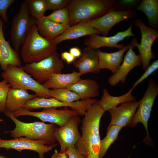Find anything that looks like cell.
Segmentation results:
<instances>
[{"mask_svg": "<svg viewBox=\"0 0 158 158\" xmlns=\"http://www.w3.org/2000/svg\"><path fill=\"white\" fill-rule=\"evenodd\" d=\"M4 121V120H3V119L1 118H0V122L2 121Z\"/></svg>", "mask_w": 158, "mask_h": 158, "instance_id": "obj_42", "label": "cell"}, {"mask_svg": "<svg viewBox=\"0 0 158 158\" xmlns=\"http://www.w3.org/2000/svg\"><path fill=\"white\" fill-rule=\"evenodd\" d=\"M35 24L40 35L49 41H52L61 34L70 26L52 22L47 19L44 15L37 19Z\"/></svg>", "mask_w": 158, "mask_h": 158, "instance_id": "obj_22", "label": "cell"}, {"mask_svg": "<svg viewBox=\"0 0 158 158\" xmlns=\"http://www.w3.org/2000/svg\"><path fill=\"white\" fill-rule=\"evenodd\" d=\"M11 86L5 80L0 82V111L4 113L8 92Z\"/></svg>", "mask_w": 158, "mask_h": 158, "instance_id": "obj_32", "label": "cell"}, {"mask_svg": "<svg viewBox=\"0 0 158 158\" xmlns=\"http://www.w3.org/2000/svg\"><path fill=\"white\" fill-rule=\"evenodd\" d=\"M35 94H29L27 90H24L11 87L7 95L5 113H13L24 108L26 102L35 97Z\"/></svg>", "mask_w": 158, "mask_h": 158, "instance_id": "obj_19", "label": "cell"}, {"mask_svg": "<svg viewBox=\"0 0 158 158\" xmlns=\"http://www.w3.org/2000/svg\"><path fill=\"white\" fill-rule=\"evenodd\" d=\"M78 95L81 99L91 98L99 95V87L95 80L80 79L68 88Z\"/></svg>", "mask_w": 158, "mask_h": 158, "instance_id": "obj_23", "label": "cell"}, {"mask_svg": "<svg viewBox=\"0 0 158 158\" xmlns=\"http://www.w3.org/2000/svg\"><path fill=\"white\" fill-rule=\"evenodd\" d=\"M1 75L4 79L12 87L24 90H30L34 92L38 97H52L50 89L46 88L32 78L23 70L22 66L18 67L8 65Z\"/></svg>", "mask_w": 158, "mask_h": 158, "instance_id": "obj_5", "label": "cell"}, {"mask_svg": "<svg viewBox=\"0 0 158 158\" xmlns=\"http://www.w3.org/2000/svg\"><path fill=\"white\" fill-rule=\"evenodd\" d=\"M86 158H99V155H92L87 156Z\"/></svg>", "mask_w": 158, "mask_h": 158, "instance_id": "obj_41", "label": "cell"}, {"mask_svg": "<svg viewBox=\"0 0 158 158\" xmlns=\"http://www.w3.org/2000/svg\"><path fill=\"white\" fill-rule=\"evenodd\" d=\"M57 45L51 41L42 37L35 24L23 41L21 49V56L23 61L27 63L37 62L56 52Z\"/></svg>", "mask_w": 158, "mask_h": 158, "instance_id": "obj_3", "label": "cell"}, {"mask_svg": "<svg viewBox=\"0 0 158 158\" xmlns=\"http://www.w3.org/2000/svg\"><path fill=\"white\" fill-rule=\"evenodd\" d=\"M132 24L139 28L141 38L140 44L135 38L133 39L130 44L133 49L136 47L138 49L142 61V68L145 71L150 66V60L155 59L151 48L153 42L158 38V31L147 26L139 19L135 20Z\"/></svg>", "mask_w": 158, "mask_h": 158, "instance_id": "obj_9", "label": "cell"}, {"mask_svg": "<svg viewBox=\"0 0 158 158\" xmlns=\"http://www.w3.org/2000/svg\"><path fill=\"white\" fill-rule=\"evenodd\" d=\"M104 112L96 103L87 110L81 121L82 134L75 146L86 158L90 155H99L101 140L99 124Z\"/></svg>", "mask_w": 158, "mask_h": 158, "instance_id": "obj_1", "label": "cell"}, {"mask_svg": "<svg viewBox=\"0 0 158 158\" xmlns=\"http://www.w3.org/2000/svg\"><path fill=\"white\" fill-rule=\"evenodd\" d=\"M71 0H46L47 11H53L66 7Z\"/></svg>", "mask_w": 158, "mask_h": 158, "instance_id": "obj_33", "label": "cell"}, {"mask_svg": "<svg viewBox=\"0 0 158 158\" xmlns=\"http://www.w3.org/2000/svg\"><path fill=\"white\" fill-rule=\"evenodd\" d=\"M130 44L129 49L124 57L122 64L117 71L110 76L108 79V82L111 86H115L119 82L124 84L129 72L135 67L142 65V61L139 54L136 55Z\"/></svg>", "mask_w": 158, "mask_h": 158, "instance_id": "obj_15", "label": "cell"}, {"mask_svg": "<svg viewBox=\"0 0 158 158\" xmlns=\"http://www.w3.org/2000/svg\"><path fill=\"white\" fill-rule=\"evenodd\" d=\"M69 52L75 58L80 57L82 54L80 49L77 47L71 48L69 49Z\"/></svg>", "mask_w": 158, "mask_h": 158, "instance_id": "obj_38", "label": "cell"}, {"mask_svg": "<svg viewBox=\"0 0 158 158\" xmlns=\"http://www.w3.org/2000/svg\"><path fill=\"white\" fill-rule=\"evenodd\" d=\"M73 63L82 75L90 73H98L100 71L96 51L88 47L83 49L80 57Z\"/></svg>", "mask_w": 158, "mask_h": 158, "instance_id": "obj_18", "label": "cell"}, {"mask_svg": "<svg viewBox=\"0 0 158 158\" xmlns=\"http://www.w3.org/2000/svg\"><path fill=\"white\" fill-rule=\"evenodd\" d=\"M136 9L146 15L151 27H157L158 21V0H143Z\"/></svg>", "mask_w": 158, "mask_h": 158, "instance_id": "obj_27", "label": "cell"}, {"mask_svg": "<svg viewBox=\"0 0 158 158\" xmlns=\"http://www.w3.org/2000/svg\"><path fill=\"white\" fill-rule=\"evenodd\" d=\"M135 15L132 10L118 11L113 9L103 16L88 22L92 27L98 30L103 36H107L111 28L117 23L133 18Z\"/></svg>", "mask_w": 158, "mask_h": 158, "instance_id": "obj_12", "label": "cell"}, {"mask_svg": "<svg viewBox=\"0 0 158 158\" xmlns=\"http://www.w3.org/2000/svg\"><path fill=\"white\" fill-rule=\"evenodd\" d=\"M4 114L15 123V127L13 130L6 132L10 133L11 136L13 138L24 137L34 140H42L48 146L55 144L56 140L54 134L57 127V125L39 121L25 123L18 120L11 113H5Z\"/></svg>", "mask_w": 158, "mask_h": 158, "instance_id": "obj_4", "label": "cell"}, {"mask_svg": "<svg viewBox=\"0 0 158 158\" xmlns=\"http://www.w3.org/2000/svg\"><path fill=\"white\" fill-rule=\"evenodd\" d=\"M29 13L32 17L38 19L44 15L47 11L46 0H26Z\"/></svg>", "mask_w": 158, "mask_h": 158, "instance_id": "obj_30", "label": "cell"}, {"mask_svg": "<svg viewBox=\"0 0 158 158\" xmlns=\"http://www.w3.org/2000/svg\"><path fill=\"white\" fill-rule=\"evenodd\" d=\"M82 75L79 72L74 70H73L72 72L68 74H54L48 80L42 85L49 89L50 88H68L80 79Z\"/></svg>", "mask_w": 158, "mask_h": 158, "instance_id": "obj_24", "label": "cell"}, {"mask_svg": "<svg viewBox=\"0 0 158 158\" xmlns=\"http://www.w3.org/2000/svg\"><path fill=\"white\" fill-rule=\"evenodd\" d=\"M57 145L48 146L44 141L34 140L24 137L9 140L0 138V148H5L7 151L13 149L19 152L24 150H32L37 153L39 158H43L45 153L51 150Z\"/></svg>", "mask_w": 158, "mask_h": 158, "instance_id": "obj_11", "label": "cell"}, {"mask_svg": "<svg viewBox=\"0 0 158 158\" xmlns=\"http://www.w3.org/2000/svg\"><path fill=\"white\" fill-rule=\"evenodd\" d=\"M123 128L116 125L109 126L105 137L101 140L99 153V158H103L111 145L117 139Z\"/></svg>", "mask_w": 158, "mask_h": 158, "instance_id": "obj_28", "label": "cell"}, {"mask_svg": "<svg viewBox=\"0 0 158 158\" xmlns=\"http://www.w3.org/2000/svg\"><path fill=\"white\" fill-rule=\"evenodd\" d=\"M81 122L79 116H75L65 125L56 128L54 135L60 144V152H65L68 147L78 142L81 136L78 129Z\"/></svg>", "mask_w": 158, "mask_h": 158, "instance_id": "obj_13", "label": "cell"}, {"mask_svg": "<svg viewBox=\"0 0 158 158\" xmlns=\"http://www.w3.org/2000/svg\"><path fill=\"white\" fill-rule=\"evenodd\" d=\"M68 107L65 106L61 110L55 108H44L40 112H32L23 108L11 113L16 118L21 116H33L43 122H50L60 127L66 124L73 117L78 115L77 111L70 109Z\"/></svg>", "mask_w": 158, "mask_h": 158, "instance_id": "obj_10", "label": "cell"}, {"mask_svg": "<svg viewBox=\"0 0 158 158\" xmlns=\"http://www.w3.org/2000/svg\"><path fill=\"white\" fill-rule=\"evenodd\" d=\"M158 94V86L152 78L149 80L147 90L143 97L138 101L139 105L128 126L134 127L138 123L143 125L147 132V136L143 142L147 145L152 146V142L148 129V122L150 116L154 102Z\"/></svg>", "mask_w": 158, "mask_h": 158, "instance_id": "obj_6", "label": "cell"}, {"mask_svg": "<svg viewBox=\"0 0 158 158\" xmlns=\"http://www.w3.org/2000/svg\"><path fill=\"white\" fill-rule=\"evenodd\" d=\"M51 158H68V157L65 151L59 152L57 150L55 149Z\"/></svg>", "mask_w": 158, "mask_h": 158, "instance_id": "obj_39", "label": "cell"}, {"mask_svg": "<svg viewBox=\"0 0 158 158\" xmlns=\"http://www.w3.org/2000/svg\"><path fill=\"white\" fill-rule=\"evenodd\" d=\"M136 1L133 0H122L121 1V3L124 4H129L133 3L136 2Z\"/></svg>", "mask_w": 158, "mask_h": 158, "instance_id": "obj_40", "label": "cell"}, {"mask_svg": "<svg viewBox=\"0 0 158 158\" xmlns=\"http://www.w3.org/2000/svg\"><path fill=\"white\" fill-rule=\"evenodd\" d=\"M15 1V0H0V17L4 24L8 20V17L7 14V10Z\"/></svg>", "mask_w": 158, "mask_h": 158, "instance_id": "obj_34", "label": "cell"}, {"mask_svg": "<svg viewBox=\"0 0 158 158\" xmlns=\"http://www.w3.org/2000/svg\"><path fill=\"white\" fill-rule=\"evenodd\" d=\"M132 23L126 30L119 32L115 35L111 36H100L96 34L90 35L88 38L84 40L83 44L95 49L103 47H108L121 50L125 46L118 44V43L126 37L135 35L132 32Z\"/></svg>", "mask_w": 158, "mask_h": 158, "instance_id": "obj_14", "label": "cell"}, {"mask_svg": "<svg viewBox=\"0 0 158 158\" xmlns=\"http://www.w3.org/2000/svg\"><path fill=\"white\" fill-rule=\"evenodd\" d=\"M64 67L63 60L56 51L39 62L27 63L22 66L27 73L41 84L48 80L52 74L61 73Z\"/></svg>", "mask_w": 158, "mask_h": 158, "instance_id": "obj_7", "label": "cell"}, {"mask_svg": "<svg viewBox=\"0 0 158 158\" xmlns=\"http://www.w3.org/2000/svg\"><path fill=\"white\" fill-rule=\"evenodd\" d=\"M61 56V59L65 61L68 64L73 63L75 59L69 52L67 51L62 52Z\"/></svg>", "mask_w": 158, "mask_h": 158, "instance_id": "obj_37", "label": "cell"}, {"mask_svg": "<svg viewBox=\"0 0 158 158\" xmlns=\"http://www.w3.org/2000/svg\"><path fill=\"white\" fill-rule=\"evenodd\" d=\"M4 23L2 19L0 18V65L4 71L9 65L20 67L22 62L18 51L12 48L9 40L6 41L4 38L3 30Z\"/></svg>", "mask_w": 158, "mask_h": 158, "instance_id": "obj_17", "label": "cell"}, {"mask_svg": "<svg viewBox=\"0 0 158 158\" xmlns=\"http://www.w3.org/2000/svg\"><path fill=\"white\" fill-rule=\"evenodd\" d=\"M75 106L74 102L69 104L66 103L53 97L46 98L36 96L28 101L25 105L24 108L31 111L33 109L42 108H55L65 106H68L71 109Z\"/></svg>", "mask_w": 158, "mask_h": 158, "instance_id": "obj_26", "label": "cell"}, {"mask_svg": "<svg viewBox=\"0 0 158 158\" xmlns=\"http://www.w3.org/2000/svg\"><path fill=\"white\" fill-rule=\"evenodd\" d=\"M65 152L67 154L68 158H86L78 150L75 145L68 147Z\"/></svg>", "mask_w": 158, "mask_h": 158, "instance_id": "obj_36", "label": "cell"}, {"mask_svg": "<svg viewBox=\"0 0 158 158\" xmlns=\"http://www.w3.org/2000/svg\"><path fill=\"white\" fill-rule=\"evenodd\" d=\"M46 17L52 22L70 26L69 12L67 7L54 11L51 14Z\"/></svg>", "mask_w": 158, "mask_h": 158, "instance_id": "obj_31", "label": "cell"}, {"mask_svg": "<svg viewBox=\"0 0 158 158\" xmlns=\"http://www.w3.org/2000/svg\"><path fill=\"white\" fill-rule=\"evenodd\" d=\"M52 97L66 103H71L81 99L75 93L68 88H57L50 90Z\"/></svg>", "mask_w": 158, "mask_h": 158, "instance_id": "obj_29", "label": "cell"}, {"mask_svg": "<svg viewBox=\"0 0 158 158\" xmlns=\"http://www.w3.org/2000/svg\"><path fill=\"white\" fill-rule=\"evenodd\" d=\"M37 19L30 15L26 0L21 3L19 12L13 17L10 32V39L14 49L18 51L32 27Z\"/></svg>", "mask_w": 158, "mask_h": 158, "instance_id": "obj_8", "label": "cell"}, {"mask_svg": "<svg viewBox=\"0 0 158 158\" xmlns=\"http://www.w3.org/2000/svg\"><path fill=\"white\" fill-rule=\"evenodd\" d=\"M158 68V60H157L154 61L150 65L148 66L143 75L135 83L132 88L134 89L138 85L147 78Z\"/></svg>", "mask_w": 158, "mask_h": 158, "instance_id": "obj_35", "label": "cell"}, {"mask_svg": "<svg viewBox=\"0 0 158 158\" xmlns=\"http://www.w3.org/2000/svg\"><path fill=\"white\" fill-rule=\"evenodd\" d=\"M0 158H4L2 157H0Z\"/></svg>", "mask_w": 158, "mask_h": 158, "instance_id": "obj_43", "label": "cell"}, {"mask_svg": "<svg viewBox=\"0 0 158 158\" xmlns=\"http://www.w3.org/2000/svg\"><path fill=\"white\" fill-rule=\"evenodd\" d=\"M130 44L122 49L112 53L103 52L99 49L96 50L100 69H107L114 74L118 70L123 61L124 53L129 49Z\"/></svg>", "mask_w": 158, "mask_h": 158, "instance_id": "obj_21", "label": "cell"}, {"mask_svg": "<svg viewBox=\"0 0 158 158\" xmlns=\"http://www.w3.org/2000/svg\"><path fill=\"white\" fill-rule=\"evenodd\" d=\"M139 105V102L128 101L118 107L109 110L111 116L109 126L116 125L123 128L130 123Z\"/></svg>", "mask_w": 158, "mask_h": 158, "instance_id": "obj_16", "label": "cell"}, {"mask_svg": "<svg viewBox=\"0 0 158 158\" xmlns=\"http://www.w3.org/2000/svg\"><path fill=\"white\" fill-rule=\"evenodd\" d=\"M114 0H71L66 7L70 16V26L98 18L117 7Z\"/></svg>", "mask_w": 158, "mask_h": 158, "instance_id": "obj_2", "label": "cell"}, {"mask_svg": "<svg viewBox=\"0 0 158 158\" xmlns=\"http://www.w3.org/2000/svg\"><path fill=\"white\" fill-rule=\"evenodd\" d=\"M134 89L132 87L125 94L118 96H114L110 95L108 89L104 88L103 91V95L96 103L104 111L114 109L117 106L123 102L136 101V98L132 94Z\"/></svg>", "mask_w": 158, "mask_h": 158, "instance_id": "obj_25", "label": "cell"}, {"mask_svg": "<svg viewBox=\"0 0 158 158\" xmlns=\"http://www.w3.org/2000/svg\"><path fill=\"white\" fill-rule=\"evenodd\" d=\"M94 34L99 35L101 33L98 30L90 26L88 22H82L69 26L51 41L57 45L64 40L75 39Z\"/></svg>", "mask_w": 158, "mask_h": 158, "instance_id": "obj_20", "label": "cell"}]
</instances>
